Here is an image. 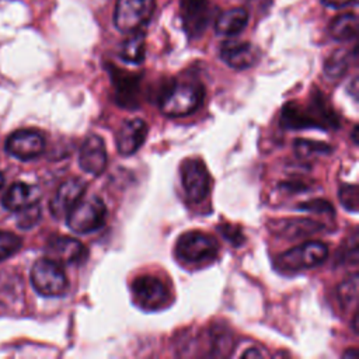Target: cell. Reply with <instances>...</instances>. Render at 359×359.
Returning a JSON list of instances; mask_svg holds the SVG:
<instances>
[{
    "label": "cell",
    "mask_w": 359,
    "mask_h": 359,
    "mask_svg": "<svg viewBox=\"0 0 359 359\" xmlns=\"http://www.w3.org/2000/svg\"><path fill=\"white\" fill-rule=\"evenodd\" d=\"M146 53V42H144V34L142 31L130 32L129 36L122 42L119 56L133 65H139L143 62Z\"/></svg>",
    "instance_id": "19"
},
{
    "label": "cell",
    "mask_w": 359,
    "mask_h": 359,
    "mask_svg": "<svg viewBox=\"0 0 359 359\" xmlns=\"http://www.w3.org/2000/svg\"><path fill=\"white\" fill-rule=\"evenodd\" d=\"M181 184L188 201L202 202L210 191V175L199 158H188L181 167Z\"/></svg>",
    "instance_id": "8"
},
{
    "label": "cell",
    "mask_w": 359,
    "mask_h": 359,
    "mask_svg": "<svg viewBox=\"0 0 359 359\" xmlns=\"http://www.w3.org/2000/svg\"><path fill=\"white\" fill-rule=\"evenodd\" d=\"M330 34L337 41L355 39L358 35V17L355 13L337 15L330 24Z\"/></svg>",
    "instance_id": "20"
},
{
    "label": "cell",
    "mask_w": 359,
    "mask_h": 359,
    "mask_svg": "<svg viewBox=\"0 0 359 359\" xmlns=\"http://www.w3.org/2000/svg\"><path fill=\"white\" fill-rule=\"evenodd\" d=\"M220 57L227 66L244 70L257 63L258 49L250 42L226 41L220 46Z\"/></svg>",
    "instance_id": "13"
},
{
    "label": "cell",
    "mask_w": 359,
    "mask_h": 359,
    "mask_svg": "<svg viewBox=\"0 0 359 359\" xmlns=\"http://www.w3.org/2000/svg\"><path fill=\"white\" fill-rule=\"evenodd\" d=\"M41 191L27 182H14L3 196V206L11 212H21L39 203Z\"/></svg>",
    "instance_id": "15"
},
{
    "label": "cell",
    "mask_w": 359,
    "mask_h": 359,
    "mask_svg": "<svg viewBox=\"0 0 359 359\" xmlns=\"http://www.w3.org/2000/svg\"><path fill=\"white\" fill-rule=\"evenodd\" d=\"M248 24V13L238 7L220 13L215 21V31L223 36H234L240 34Z\"/></svg>",
    "instance_id": "18"
},
{
    "label": "cell",
    "mask_w": 359,
    "mask_h": 359,
    "mask_svg": "<svg viewBox=\"0 0 359 359\" xmlns=\"http://www.w3.org/2000/svg\"><path fill=\"white\" fill-rule=\"evenodd\" d=\"M86 192V184L80 180L72 178L59 185L53 198L49 202V210L53 217L66 216L70 209L83 198Z\"/></svg>",
    "instance_id": "11"
},
{
    "label": "cell",
    "mask_w": 359,
    "mask_h": 359,
    "mask_svg": "<svg viewBox=\"0 0 359 359\" xmlns=\"http://www.w3.org/2000/svg\"><path fill=\"white\" fill-rule=\"evenodd\" d=\"M220 231L223 234V237H226L227 240H230L234 245H238L243 243L244 237H243V233L240 231L238 227L236 226H230V224H222L220 226Z\"/></svg>",
    "instance_id": "29"
},
{
    "label": "cell",
    "mask_w": 359,
    "mask_h": 359,
    "mask_svg": "<svg viewBox=\"0 0 359 359\" xmlns=\"http://www.w3.org/2000/svg\"><path fill=\"white\" fill-rule=\"evenodd\" d=\"M84 254V245L73 237L56 236L52 237L46 244L48 258L59 264H73L77 262Z\"/></svg>",
    "instance_id": "16"
},
{
    "label": "cell",
    "mask_w": 359,
    "mask_h": 359,
    "mask_svg": "<svg viewBox=\"0 0 359 359\" xmlns=\"http://www.w3.org/2000/svg\"><path fill=\"white\" fill-rule=\"evenodd\" d=\"M154 8L156 0H118L114 24L123 34L140 31L150 21Z\"/></svg>",
    "instance_id": "4"
},
{
    "label": "cell",
    "mask_w": 359,
    "mask_h": 359,
    "mask_svg": "<svg viewBox=\"0 0 359 359\" xmlns=\"http://www.w3.org/2000/svg\"><path fill=\"white\" fill-rule=\"evenodd\" d=\"M356 132H358V126L353 128V132H352V137H353V142L355 144H358V139H356Z\"/></svg>",
    "instance_id": "33"
},
{
    "label": "cell",
    "mask_w": 359,
    "mask_h": 359,
    "mask_svg": "<svg viewBox=\"0 0 359 359\" xmlns=\"http://www.w3.org/2000/svg\"><path fill=\"white\" fill-rule=\"evenodd\" d=\"M321 3L331 8H342L348 6H355L358 0H321Z\"/></svg>",
    "instance_id": "30"
},
{
    "label": "cell",
    "mask_w": 359,
    "mask_h": 359,
    "mask_svg": "<svg viewBox=\"0 0 359 359\" xmlns=\"http://www.w3.org/2000/svg\"><path fill=\"white\" fill-rule=\"evenodd\" d=\"M21 238L11 231L0 230V261L10 258L21 248Z\"/></svg>",
    "instance_id": "24"
},
{
    "label": "cell",
    "mask_w": 359,
    "mask_h": 359,
    "mask_svg": "<svg viewBox=\"0 0 359 359\" xmlns=\"http://www.w3.org/2000/svg\"><path fill=\"white\" fill-rule=\"evenodd\" d=\"M147 136V123L140 118L128 119L122 123L116 135V147L122 156L136 153Z\"/></svg>",
    "instance_id": "14"
},
{
    "label": "cell",
    "mask_w": 359,
    "mask_h": 359,
    "mask_svg": "<svg viewBox=\"0 0 359 359\" xmlns=\"http://www.w3.org/2000/svg\"><path fill=\"white\" fill-rule=\"evenodd\" d=\"M299 209L316 212V213H332V206L327 201L316 199V201H309L307 203H303L299 206Z\"/></svg>",
    "instance_id": "28"
},
{
    "label": "cell",
    "mask_w": 359,
    "mask_h": 359,
    "mask_svg": "<svg viewBox=\"0 0 359 359\" xmlns=\"http://www.w3.org/2000/svg\"><path fill=\"white\" fill-rule=\"evenodd\" d=\"M215 8L209 0H180L182 27L189 38H199L210 24Z\"/></svg>",
    "instance_id": "9"
},
{
    "label": "cell",
    "mask_w": 359,
    "mask_h": 359,
    "mask_svg": "<svg viewBox=\"0 0 359 359\" xmlns=\"http://www.w3.org/2000/svg\"><path fill=\"white\" fill-rule=\"evenodd\" d=\"M213 338H215V344H213V353L219 355V356H224L229 353L230 344H231V337L227 335L224 332V330L220 331H215L213 332Z\"/></svg>",
    "instance_id": "27"
},
{
    "label": "cell",
    "mask_w": 359,
    "mask_h": 359,
    "mask_svg": "<svg viewBox=\"0 0 359 359\" xmlns=\"http://www.w3.org/2000/svg\"><path fill=\"white\" fill-rule=\"evenodd\" d=\"M344 358H352V359H356L358 358V351L353 348L352 351H346L344 353Z\"/></svg>",
    "instance_id": "32"
},
{
    "label": "cell",
    "mask_w": 359,
    "mask_h": 359,
    "mask_svg": "<svg viewBox=\"0 0 359 359\" xmlns=\"http://www.w3.org/2000/svg\"><path fill=\"white\" fill-rule=\"evenodd\" d=\"M262 358L264 355L258 351V349H255V348H251V349H248L247 352H244L243 353V358Z\"/></svg>",
    "instance_id": "31"
},
{
    "label": "cell",
    "mask_w": 359,
    "mask_h": 359,
    "mask_svg": "<svg viewBox=\"0 0 359 359\" xmlns=\"http://www.w3.org/2000/svg\"><path fill=\"white\" fill-rule=\"evenodd\" d=\"M348 66H349L348 52L344 49H338L324 63V73L330 79H339L346 72Z\"/></svg>",
    "instance_id": "21"
},
{
    "label": "cell",
    "mask_w": 359,
    "mask_h": 359,
    "mask_svg": "<svg viewBox=\"0 0 359 359\" xmlns=\"http://www.w3.org/2000/svg\"><path fill=\"white\" fill-rule=\"evenodd\" d=\"M339 201L342 203V206L352 212L356 213L358 212V202H359V192H358V187L355 184H345L339 188L338 192Z\"/></svg>",
    "instance_id": "25"
},
{
    "label": "cell",
    "mask_w": 359,
    "mask_h": 359,
    "mask_svg": "<svg viewBox=\"0 0 359 359\" xmlns=\"http://www.w3.org/2000/svg\"><path fill=\"white\" fill-rule=\"evenodd\" d=\"M294 151H296V154L300 156L302 158H307V157L317 156V154H325V153L331 151V147H330V144H327V143L297 139V140L294 142Z\"/></svg>",
    "instance_id": "23"
},
{
    "label": "cell",
    "mask_w": 359,
    "mask_h": 359,
    "mask_svg": "<svg viewBox=\"0 0 359 359\" xmlns=\"http://www.w3.org/2000/svg\"><path fill=\"white\" fill-rule=\"evenodd\" d=\"M219 252L217 241L201 231L184 233L175 244L177 257L188 264H201L215 259Z\"/></svg>",
    "instance_id": "5"
},
{
    "label": "cell",
    "mask_w": 359,
    "mask_h": 359,
    "mask_svg": "<svg viewBox=\"0 0 359 359\" xmlns=\"http://www.w3.org/2000/svg\"><path fill=\"white\" fill-rule=\"evenodd\" d=\"M202 101L203 87L198 81H178L161 97L160 109L167 116L178 118L196 111Z\"/></svg>",
    "instance_id": "1"
},
{
    "label": "cell",
    "mask_w": 359,
    "mask_h": 359,
    "mask_svg": "<svg viewBox=\"0 0 359 359\" xmlns=\"http://www.w3.org/2000/svg\"><path fill=\"white\" fill-rule=\"evenodd\" d=\"M328 247L321 241H307L299 247L285 251L279 257V264L283 269L299 271L314 268L325 261Z\"/></svg>",
    "instance_id": "7"
},
{
    "label": "cell",
    "mask_w": 359,
    "mask_h": 359,
    "mask_svg": "<svg viewBox=\"0 0 359 359\" xmlns=\"http://www.w3.org/2000/svg\"><path fill=\"white\" fill-rule=\"evenodd\" d=\"M272 231L280 234L282 237L296 238V237H306L323 229V226L317 222L310 219H282L272 222L271 226Z\"/></svg>",
    "instance_id": "17"
},
{
    "label": "cell",
    "mask_w": 359,
    "mask_h": 359,
    "mask_svg": "<svg viewBox=\"0 0 359 359\" xmlns=\"http://www.w3.org/2000/svg\"><path fill=\"white\" fill-rule=\"evenodd\" d=\"M338 299L342 303V306H348V309L356 307L358 302V275L353 273L351 278L345 279L338 286Z\"/></svg>",
    "instance_id": "22"
},
{
    "label": "cell",
    "mask_w": 359,
    "mask_h": 359,
    "mask_svg": "<svg viewBox=\"0 0 359 359\" xmlns=\"http://www.w3.org/2000/svg\"><path fill=\"white\" fill-rule=\"evenodd\" d=\"M31 282L34 289L48 297L60 296L67 289V278L60 264L50 258H39L31 269Z\"/></svg>",
    "instance_id": "3"
},
{
    "label": "cell",
    "mask_w": 359,
    "mask_h": 359,
    "mask_svg": "<svg viewBox=\"0 0 359 359\" xmlns=\"http://www.w3.org/2000/svg\"><path fill=\"white\" fill-rule=\"evenodd\" d=\"M66 216L70 230L77 234H87L104 224L107 208L101 198L93 195L87 199H80Z\"/></svg>",
    "instance_id": "2"
},
{
    "label": "cell",
    "mask_w": 359,
    "mask_h": 359,
    "mask_svg": "<svg viewBox=\"0 0 359 359\" xmlns=\"http://www.w3.org/2000/svg\"><path fill=\"white\" fill-rule=\"evenodd\" d=\"M79 165L88 174L100 175L107 167V150L104 140L97 135H90L81 144Z\"/></svg>",
    "instance_id": "12"
},
{
    "label": "cell",
    "mask_w": 359,
    "mask_h": 359,
    "mask_svg": "<svg viewBox=\"0 0 359 359\" xmlns=\"http://www.w3.org/2000/svg\"><path fill=\"white\" fill-rule=\"evenodd\" d=\"M45 139L35 129H20L13 132L6 140V151L20 160H31L42 154Z\"/></svg>",
    "instance_id": "10"
},
{
    "label": "cell",
    "mask_w": 359,
    "mask_h": 359,
    "mask_svg": "<svg viewBox=\"0 0 359 359\" xmlns=\"http://www.w3.org/2000/svg\"><path fill=\"white\" fill-rule=\"evenodd\" d=\"M135 303L147 311H154L167 304L170 293L163 280L153 275H142L132 283Z\"/></svg>",
    "instance_id": "6"
},
{
    "label": "cell",
    "mask_w": 359,
    "mask_h": 359,
    "mask_svg": "<svg viewBox=\"0 0 359 359\" xmlns=\"http://www.w3.org/2000/svg\"><path fill=\"white\" fill-rule=\"evenodd\" d=\"M41 219V208L39 203L24 209L21 212H18V226L21 229H29L32 226H35V223Z\"/></svg>",
    "instance_id": "26"
},
{
    "label": "cell",
    "mask_w": 359,
    "mask_h": 359,
    "mask_svg": "<svg viewBox=\"0 0 359 359\" xmlns=\"http://www.w3.org/2000/svg\"><path fill=\"white\" fill-rule=\"evenodd\" d=\"M3 185H4V175L0 172V189H1Z\"/></svg>",
    "instance_id": "34"
}]
</instances>
